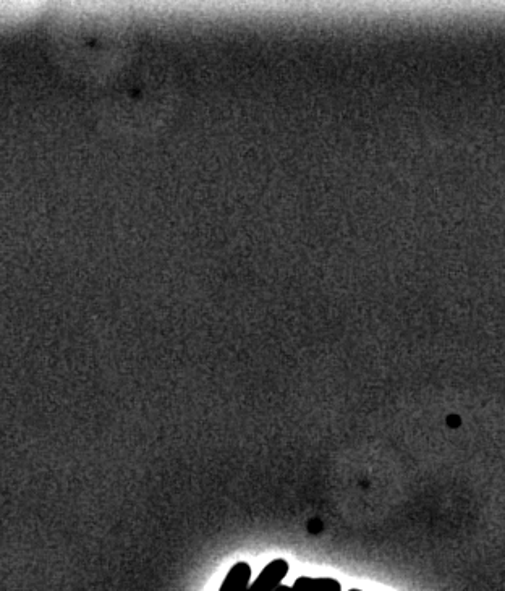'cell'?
<instances>
[{"mask_svg": "<svg viewBox=\"0 0 505 591\" xmlns=\"http://www.w3.org/2000/svg\"><path fill=\"white\" fill-rule=\"evenodd\" d=\"M289 562L285 559H274L261 570V574L250 583L247 591H276L281 587L285 577L289 574Z\"/></svg>", "mask_w": 505, "mask_h": 591, "instance_id": "6da1fadb", "label": "cell"}, {"mask_svg": "<svg viewBox=\"0 0 505 591\" xmlns=\"http://www.w3.org/2000/svg\"><path fill=\"white\" fill-rule=\"evenodd\" d=\"M251 583V566L240 561L230 567L219 591H247Z\"/></svg>", "mask_w": 505, "mask_h": 591, "instance_id": "7a4b0ae2", "label": "cell"}, {"mask_svg": "<svg viewBox=\"0 0 505 591\" xmlns=\"http://www.w3.org/2000/svg\"><path fill=\"white\" fill-rule=\"evenodd\" d=\"M348 591H363V590H358V588H352V590H348Z\"/></svg>", "mask_w": 505, "mask_h": 591, "instance_id": "5b68a950", "label": "cell"}, {"mask_svg": "<svg viewBox=\"0 0 505 591\" xmlns=\"http://www.w3.org/2000/svg\"><path fill=\"white\" fill-rule=\"evenodd\" d=\"M293 591H342L339 580L331 577H298L292 585Z\"/></svg>", "mask_w": 505, "mask_h": 591, "instance_id": "3957f363", "label": "cell"}, {"mask_svg": "<svg viewBox=\"0 0 505 591\" xmlns=\"http://www.w3.org/2000/svg\"><path fill=\"white\" fill-rule=\"evenodd\" d=\"M276 591H293L292 587H287V585H281V587L277 588Z\"/></svg>", "mask_w": 505, "mask_h": 591, "instance_id": "277c9868", "label": "cell"}]
</instances>
